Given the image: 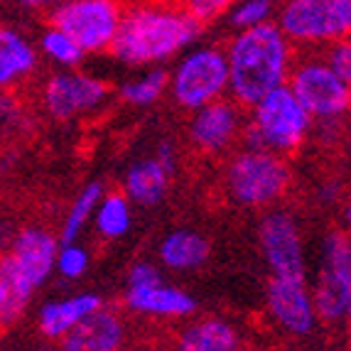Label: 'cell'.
Listing matches in <instances>:
<instances>
[{
  "label": "cell",
  "instance_id": "ba28073f",
  "mask_svg": "<svg viewBox=\"0 0 351 351\" xmlns=\"http://www.w3.org/2000/svg\"><path fill=\"white\" fill-rule=\"evenodd\" d=\"M287 86L312 118L339 121L351 111V86L322 57H304L293 64Z\"/></svg>",
  "mask_w": 351,
  "mask_h": 351
},
{
  "label": "cell",
  "instance_id": "30bf717a",
  "mask_svg": "<svg viewBox=\"0 0 351 351\" xmlns=\"http://www.w3.org/2000/svg\"><path fill=\"white\" fill-rule=\"evenodd\" d=\"M351 287V239L344 231H329L322 246V265L312 287L317 319L334 324L346 317Z\"/></svg>",
  "mask_w": 351,
  "mask_h": 351
},
{
  "label": "cell",
  "instance_id": "7402d4cb",
  "mask_svg": "<svg viewBox=\"0 0 351 351\" xmlns=\"http://www.w3.org/2000/svg\"><path fill=\"white\" fill-rule=\"evenodd\" d=\"M37 66V52L27 40L12 29L0 27V91L32 74Z\"/></svg>",
  "mask_w": 351,
  "mask_h": 351
},
{
  "label": "cell",
  "instance_id": "e575fe53",
  "mask_svg": "<svg viewBox=\"0 0 351 351\" xmlns=\"http://www.w3.org/2000/svg\"><path fill=\"white\" fill-rule=\"evenodd\" d=\"M37 351H57V346H42V349H37Z\"/></svg>",
  "mask_w": 351,
  "mask_h": 351
},
{
  "label": "cell",
  "instance_id": "6da1fadb",
  "mask_svg": "<svg viewBox=\"0 0 351 351\" xmlns=\"http://www.w3.org/2000/svg\"><path fill=\"white\" fill-rule=\"evenodd\" d=\"M199 35L202 23L175 0H145L123 10L108 52L128 66H150L184 52Z\"/></svg>",
  "mask_w": 351,
  "mask_h": 351
},
{
  "label": "cell",
  "instance_id": "4fadbf2b",
  "mask_svg": "<svg viewBox=\"0 0 351 351\" xmlns=\"http://www.w3.org/2000/svg\"><path fill=\"white\" fill-rule=\"evenodd\" d=\"M265 307L273 322L287 334L304 337L317 324L315 300L307 278H280L270 276L265 287Z\"/></svg>",
  "mask_w": 351,
  "mask_h": 351
},
{
  "label": "cell",
  "instance_id": "d6986e66",
  "mask_svg": "<svg viewBox=\"0 0 351 351\" xmlns=\"http://www.w3.org/2000/svg\"><path fill=\"white\" fill-rule=\"evenodd\" d=\"M175 172L167 170L155 155L143 158L128 167L123 177V194L130 204L138 206H158L170 189V180Z\"/></svg>",
  "mask_w": 351,
  "mask_h": 351
},
{
  "label": "cell",
  "instance_id": "9c48e42d",
  "mask_svg": "<svg viewBox=\"0 0 351 351\" xmlns=\"http://www.w3.org/2000/svg\"><path fill=\"white\" fill-rule=\"evenodd\" d=\"M123 302L133 315L155 319H187L197 310V300L187 290L162 282L158 265L145 261L130 268Z\"/></svg>",
  "mask_w": 351,
  "mask_h": 351
},
{
  "label": "cell",
  "instance_id": "484cf974",
  "mask_svg": "<svg viewBox=\"0 0 351 351\" xmlns=\"http://www.w3.org/2000/svg\"><path fill=\"white\" fill-rule=\"evenodd\" d=\"M42 49H45V54H47L52 62H57V64H62V66H69V69L84 59L82 47H79L69 35H64L62 29L52 27V25H49V29L42 35Z\"/></svg>",
  "mask_w": 351,
  "mask_h": 351
},
{
  "label": "cell",
  "instance_id": "3957f363",
  "mask_svg": "<svg viewBox=\"0 0 351 351\" xmlns=\"http://www.w3.org/2000/svg\"><path fill=\"white\" fill-rule=\"evenodd\" d=\"M310 128L312 116L285 84L248 108L241 138L246 147L270 150L285 158L287 152H295L302 145Z\"/></svg>",
  "mask_w": 351,
  "mask_h": 351
},
{
  "label": "cell",
  "instance_id": "1f68e13d",
  "mask_svg": "<svg viewBox=\"0 0 351 351\" xmlns=\"http://www.w3.org/2000/svg\"><path fill=\"white\" fill-rule=\"evenodd\" d=\"M20 3L25 8H29V10H54V8H59L66 0H20Z\"/></svg>",
  "mask_w": 351,
  "mask_h": 351
},
{
  "label": "cell",
  "instance_id": "5b68a950",
  "mask_svg": "<svg viewBox=\"0 0 351 351\" xmlns=\"http://www.w3.org/2000/svg\"><path fill=\"white\" fill-rule=\"evenodd\" d=\"M172 101L180 108L197 111L228 94V62L221 47H197L187 52L172 69L167 82Z\"/></svg>",
  "mask_w": 351,
  "mask_h": 351
},
{
  "label": "cell",
  "instance_id": "7a4b0ae2",
  "mask_svg": "<svg viewBox=\"0 0 351 351\" xmlns=\"http://www.w3.org/2000/svg\"><path fill=\"white\" fill-rule=\"evenodd\" d=\"M295 45L276 23L239 29L226 45L228 96L241 108H251L270 91L285 86L295 64Z\"/></svg>",
  "mask_w": 351,
  "mask_h": 351
},
{
  "label": "cell",
  "instance_id": "d4e9b609",
  "mask_svg": "<svg viewBox=\"0 0 351 351\" xmlns=\"http://www.w3.org/2000/svg\"><path fill=\"white\" fill-rule=\"evenodd\" d=\"M167 82H170V74L165 69H150L143 76H135V79L125 82L118 94H121L123 104L145 108V106L158 104L162 99V94L167 91Z\"/></svg>",
  "mask_w": 351,
  "mask_h": 351
},
{
  "label": "cell",
  "instance_id": "836d02e7",
  "mask_svg": "<svg viewBox=\"0 0 351 351\" xmlns=\"http://www.w3.org/2000/svg\"><path fill=\"white\" fill-rule=\"evenodd\" d=\"M346 317H351V287H349V298H346Z\"/></svg>",
  "mask_w": 351,
  "mask_h": 351
},
{
  "label": "cell",
  "instance_id": "ac0fdd59",
  "mask_svg": "<svg viewBox=\"0 0 351 351\" xmlns=\"http://www.w3.org/2000/svg\"><path fill=\"white\" fill-rule=\"evenodd\" d=\"M104 304V300L96 293H82L71 295L66 300H52V302L42 304L40 315H37V329L45 339L59 341L69 329H74L84 317L96 312Z\"/></svg>",
  "mask_w": 351,
  "mask_h": 351
},
{
  "label": "cell",
  "instance_id": "8992f818",
  "mask_svg": "<svg viewBox=\"0 0 351 351\" xmlns=\"http://www.w3.org/2000/svg\"><path fill=\"white\" fill-rule=\"evenodd\" d=\"M278 27L293 45L327 47L351 35V0H287Z\"/></svg>",
  "mask_w": 351,
  "mask_h": 351
},
{
  "label": "cell",
  "instance_id": "4316f807",
  "mask_svg": "<svg viewBox=\"0 0 351 351\" xmlns=\"http://www.w3.org/2000/svg\"><path fill=\"white\" fill-rule=\"evenodd\" d=\"M270 15H273V0H239L231 8V25L236 29H251L270 23Z\"/></svg>",
  "mask_w": 351,
  "mask_h": 351
},
{
  "label": "cell",
  "instance_id": "44dd1931",
  "mask_svg": "<svg viewBox=\"0 0 351 351\" xmlns=\"http://www.w3.org/2000/svg\"><path fill=\"white\" fill-rule=\"evenodd\" d=\"M209 241L194 228H175L160 241L158 258L165 268L177 270V273H187L197 270L209 261Z\"/></svg>",
  "mask_w": 351,
  "mask_h": 351
},
{
  "label": "cell",
  "instance_id": "cb8c5ba5",
  "mask_svg": "<svg viewBox=\"0 0 351 351\" xmlns=\"http://www.w3.org/2000/svg\"><path fill=\"white\" fill-rule=\"evenodd\" d=\"M106 194V187L101 182H88L82 192L76 194L74 204L66 211V219L62 223V231H59V243H71L82 236V231L86 228V223L94 219L96 206H99L101 197Z\"/></svg>",
  "mask_w": 351,
  "mask_h": 351
},
{
  "label": "cell",
  "instance_id": "d6a6232c",
  "mask_svg": "<svg viewBox=\"0 0 351 351\" xmlns=\"http://www.w3.org/2000/svg\"><path fill=\"white\" fill-rule=\"evenodd\" d=\"M344 219H346V223L351 226V202L346 204V211H344Z\"/></svg>",
  "mask_w": 351,
  "mask_h": 351
},
{
  "label": "cell",
  "instance_id": "f546056e",
  "mask_svg": "<svg viewBox=\"0 0 351 351\" xmlns=\"http://www.w3.org/2000/svg\"><path fill=\"white\" fill-rule=\"evenodd\" d=\"M20 121H23V111H20V104L15 101V96L0 91V133L20 125Z\"/></svg>",
  "mask_w": 351,
  "mask_h": 351
},
{
  "label": "cell",
  "instance_id": "52a82bcc",
  "mask_svg": "<svg viewBox=\"0 0 351 351\" xmlns=\"http://www.w3.org/2000/svg\"><path fill=\"white\" fill-rule=\"evenodd\" d=\"M121 0H66L54 8L49 25L82 47L84 54L108 52L123 20Z\"/></svg>",
  "mask_w": 351,
  "mask_h": 351
},
{
  "label": "cell",
  "instance_id": "e0dca14e",
  "mask_svg": "<svg viewBox=\"0 0 351 351\" xmlns=\"http://www.w3.org/2000/svg\"><path fill=\"white\" fill-rule=\"evenodd\" d=\"M35 293V280L20 268L18 261L8 251L0 253V329L18 322Z\"/></svg>",
  "mask_w": 351,
  "mask_h": 351
},
{
  "label": "cell",
  "instance_id": "f1b7e54d",
  "mask_svg": "<svg viewBox=\"0 0 351 351\" xmlns=\"http://www.w3.org/2000/svg\"><path fill=\"white\" fill-rule=\"evenodd\" d=\"M322 59L337 71V76H341V79L351 86V35L327 45Z\"/></svg>",
  "mask_w": 351,
  "mask_h": 351
},
{
  "label": "cell",
  "instance_id": "ffe728a7",
  "mask_svg": "<svg viewBox=\"0 0 351 351\" xmlns=\"http://www.w3.org/2000/svg\"><path fill=\"white\" fill-rule=\"evenodd\" d=\"M239 329L221 317H204L197 322H189L177 334L175 351H241Z\"/></svg>",
  "mask_w": 351,
  "mask_h": 351
},
{
  "label": "cell",
  "instance_id": "4dcf8cb0",
  "mask_svg": "<svg viewBox=\"0 0 351 351\" xmlns=\"http://www.w3.org/2000/svg\"><path fill=\"white\" fill-rule=\"evenodd\" d=\"M155 158L160 160V162L167 167V170H172L175 172V167H177V152H175V145L172 143H160L158 145V150H155Z\"/></svg>",
  "mask_w": 351,
  "mask_h": 351
},
{
  "label": "cell",
  "instance_id": "603a6c76",
  "mask_svg": "<svg viewBox=\"0 0 351 351\" xmlns=\"http://www.w3.org/2000/svg\"><path fill=\"white\" fill-rule=\"evenodd\" d=\"M130 223H133V209L128 197L123 192H106L94 214L96 234L106 241H116L128 234Z\"/></svg>",
  "mask_w": 351,
  "mask_h": 351
},
{
  "label": "cell",
  "instance_id": "277c9868",
  "mask_svg": "<svg viewBox=\"0 0 351 351\" xmlns=\"http://www.w3.org/2000/svg\"><path fill=\"white\" fill-rule=\"evenodd\" d=\"M290 180V167L282 155L253 147L234 152L223 172L228 199L243 209H268L278 204V199L285 197Z\"/></svg>",
  "mask_w": 351,
  "mask_h": 351
},
{
  "label": "cell",
  "instance_id": "83f0119b",
  "mask_svg": "<svg viewBox=\"0 0 351 351\" xmlns=\"http://www.w3.org/2000/svg\"><path fill=\"white\" fill-rule=\"evenodd\" d=\"M54 270L66 280H76L88 270V251L79 246L76 241L71 243H59L57 261H54Z\"/></svg>",
  "mask_w": 351,
  "mask_h": 351
},
{
  "label": "cell",
  "instance_id": "2e32d148",
  "mask_svg": "<svg viewBox=\"0 0 351 351\" xmlns=\"http://www.w3.org/2000/svg\"><path fill=\"white\" fill-rule=\"evenodd\" d=\"M8 253L35 280V285L42 287L54 270V261H57L59 253V239H54L47 228L27 226L15 234Z\"/></svg>",
  "mask_w": 351,
  "mask_h": 351
},
{
  "label": "cell",
  "instance_id": "5bb4252c",
  "mask_svg": "<svg viewBox=\"0 0 351 351\" xmlns=\"http://www.w3.org/2000/svg\"><path fill=\"white\" fill-rule=\"evenodd\" d=\"M243 108L231 99H219L192 111L189 118V141L206 155H221L241 138Z\"/></svg>",
  "mask_w": 351,
  "mask_h": 351
},
{
  "label": "cell",
  "instance_id": "9a60e30c",
  "mask_svg": "<svg viewBox=\"0 0 351 351\" xmlns=\"http://www.w3.org/2000/svg\"><path fill=\"white\" fill-rule=\"evenodd\" d=\"M128 324L113 307L101 304L57 341V351H123Z\"/></svg>",
  "mask_w": 351,
  "mask_h": 351
},
{
  "label": "cell",
  "instance_id": "8fae6325",
  "mask_svg": "<svg viewBox=\"0 0 351 351\" xmlns=\"http://www.w3.org/2000/svg\"><path fill=\"white\" fill-rule=\"evenodd\" d=\"M258 246L263 253L270 276L307 278L302 234L290 211L270 209L258 223Z\"/></svg>",
  "mask_w": 351,
  "mask_h": 351
},
{
  "label": "cell",
  "instance_id": "7c38bea8",
  "mask_svg": "<svg viewBox=\"0 0 351 351\" xmlns=\"http://www.w3.org/2000/svg\"><path fill=\"white\" fill-rule=\"evenodd\" d=\"M111 88L104 79H96L82 71H59L52 74L42 86V104L57 121L86 116L106 104Z\"/></svg>",
  "mask_w": 351,
  "mask_h": 351
}]
</instances>
